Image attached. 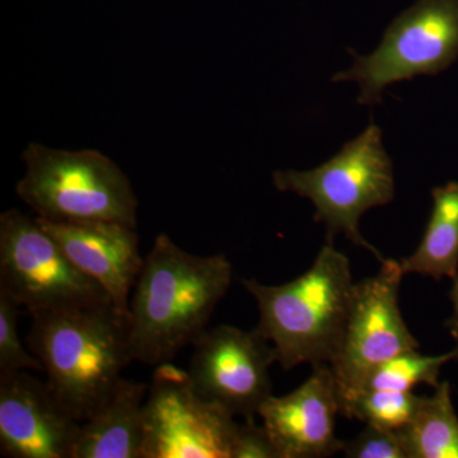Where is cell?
I'll return each instance as SVG.
<instances>
[{
    "instance_id": "6da1fadb",
    "label": "cell",
    "mask_w": 458,
    "mask_h": 458,
    "mask_svg": "<svg viewBox=\"0 0 458 458\" xmlns=\"http://www.w3.org/2000/svg\"><path fill=\"white\" fill-rule=\"evenodd\" d=\"M232 276L225 255L189 254L167 234L157 236L131 301L132 361L157 367L194 345L227 293Z\"/></svg>"
},
{
    "instance_id": "7a4b0ae2",
    "label": "cell",
    "mask_w": 458,
    "mask_h": 458,
    "mask_svg": "<svg viewBox=\"0 0 458 458\" xmlns=\"http://www.w3.org/2000/svg\"><path fill=\"white\" fill-rule=\"evenodd\" d=\"M31 316L30 349L51 391L83 423L106 403L132 361L129 318L111 303Z\"/></svg>"
},
{
    "instance_id": "3957f363",
    "label": "cell",
    "mask_w": 458,
    "mask_h": 458,
    "mask_svg": "<svg viewBox=\"0 0 458 458\" xmlns=\"http://www.w3.org/2000/svg\"><path fill=\"white\" fill-rule=\"evenodd\" d=\"M242 284L258 303V330L276 349L285 370L330 364L342 342L354 293L351 262L327 242L306 273L282 285L255 279Z\"/></svg>"
},
{
    "instance_id": "277c9868",
    "label": "cell",
    "mask_w": 458,
    "mask_h": 458,
    "mask_svg": "<svg viewBox=\"0 0 458 458\" xmlns=\"http://www.w3.org/2000/svg\"><path fill=\"white\" fill-rule=\"evenodd\" d=\"M16 192L38 218L60 223H116L137 228L138 199L128 176L98 150L54 149L31 143Z\"/></svg>"
},
{
    "instance_id": "5b68a950",
    "label": "cell",
    "mask_w": 458,
    "mask_h": 458,
    "mask_svg": "<svg viewBox=\"0 0 458 458\" xmlns=\"http://www.w3.org/2000/svg\"><path fill=\"white\" fill-rule=\"evenodd\" d=\"M273 182L279 191L294 192L312 201L315 221L324 223L328 242L342 233L372 252L379 262L385 260L360 231L367 210L390 204L394 198L393 161L375 123L324 165L309 171H276Z\"/></svg>"
},
{
    "instance_id": "8992f818",
    "label": "cell",
    "mask_w": 458,
    "mask_h": 458,
    "mask_svg": "<svg viewBox=\"0 0 458 458\" xmlns=\"http://www.w3.org/2000/svg\"><path fill=\"white\" fill-rule=\"evenodd\" d=\"M351 53L352 65L334 75V82L352 81L360 105H379L391 84L439 74L456 62L458 0H417L394 18L372 54Z\"/></svg>"
},
{
    "instance_id": "52a82bcc",
    "label": "cell",
    "mask_w": 458,
    "mask_h": 458,
    "mask_svg": "<svg viewBox=\"0 0 458 458\" xmlns=\"http://www.w3.org/2000/svg\"><path fill=\"white\" fill-rule=\"evenodd\" d=\"M0 291L30 315L113 304L36 218L17 209L0 216Z\"/></svg>"
},
{
    "instance_id": "ba28073f",
    "label": "cell",
    "mask_w": 458,
    "mask_h": 458,
    "mask_svg": "<svg viewBox=\"0 0 458 458\" xmlns=\"http://www.w3.org/2000/svg\"><path fill=\"white\" fill-rule=\"evenodd\" d=\"M143 458H232L238 423L205 400L189 372L157 366L143 406Z\"/></svg>"
},
{
    "instance_id": "9c48e42d",
    "label": "cell",
    "mask_w": 458,
    "mask_h": 458,
    "mask_svg": "<svg viewBox=\"0 0 458 458\" xmlns=\"http://www.w3.org/2000/svg\"><path fill=\"white\" fill-rule=\"evenodd\" d=\"M403 276L400 261L385 259L375 276L355 283L342 342L328 364L339 390H355L379 364L419 351L400 311Z\"/></svg>"
},
{
    "instance_id": "30bf717a",
    "label": "cell",
    "mask_w": 458,
    "mask_h": 458,
    "mask_svg": "<svg viewBox=\"0 0 458 458\" xmlns=\"http://www.w3.org/2000/svg\"><path fill=\"white\" fill-rule=\"evenodd\" d=\"M270 344L258 327L207 328L192 345L188 372L195 390L234 418L255 419L273 394L270 367L276 354Z\"/></svg>"
},
{
    "instance_id": "8fae6325",
    "label": "cell",
    "mask_w": 458,
    "mask_h": 458,
    "mask_svg": "<svg viewBox=\"0 0 458 458\" xmlns=\"http://www.w3.org/2000/svg\"><path fill=\"white\" fill-rule=\"evenodd\" d=\"M81 423L47 382L0 377V448L12 458H73Z\"/></svg>"
},
{
    "instance_id": "7c38bea8",
    "label": "cell",
    "mask_w": 458,
    "mask_h": 458,
    "mask_svg": "<svg viewBox=\"0 0 458 458\" xmlns=\"http://www.w3.org/2000/svg\"><path fill=\"white\" fill-rule=\"evenodd\" d=\"M311 377L293 393L271 396L259 415L280 458H321L343 452L335 434L339 394L327 363L313 366Z\"/></svg>"
},
{
    "instance_id": "4fadbf2b",
    "label": "cell",
    "mask_w": 458,
    "mask_h": 458,
    "mask_svg": "<svg viewBox=\"0 0 458 458\" xmlns=\"http://www.w3.org/2000/svg\"><path fill=\"white\" fill-rule=\"evenodd\" d=\"M36 221L78 269L105 289L114 309L129 318V295L144 265L135 228L116 223L50 222L38 216Z\"/></svg>"
},
{
    "instance_id": "5bb4252c",
    "label": "cell",
    "mask_w": 458,
    "mask_h": 458,
    "mask_svg": "<svg viewBox=\"0 0 458 458\" xmlns=\"http://www.w3.org/2000/svg\"><path fill=\"white\" fill-rule=\"evenodd\" d=\"M148 386L120 379L113 394L81 427L73 458H143Z\"/></svg>"
},
{
    "instance_id": "9a60e30c",
    "label": "cell",
    "mask_w": 458,
    "mask_h": 458,
    "mask_svg": "<svg viewBox=\"0 0 458 458\" xmlns=\"http://www.w3.org/2000/svg\"><path fill=\"white\" fill-rule=\"evenodd\" d=\"M433 208L418 249L400 260L403 274L442 280L458 276V182L432 190Z\"/></svg>"
},
{
    "instance_id": "2e32d148",
    "label": "cell",
    "mask_w": 458,
    "mask_h": 458,
    "mask_svg": "<svg viewBox=\"0 0 458 458\" xmlns=\"http://www.w3.org/2000/svg\"><path fill=\"white\" fill-rule=\"evenodd\" d=\"M399 433L409 458H458V417L450 384L437 386L433 396H420L414 417Z\"/></svg>"
},
{
    "instance_id": "e0dca14e",
    "label": "cell",
    "mask_w": 458,
    "mask_h": 458,
    "mask_svg": "<svg viewBox=\"0 0 458 458\" xmlns=\"http://www.w3.org/2000/svg\"><path fill=\"white\" fill-rule=\"evenodd\" d=\"M337 394L340 414L344 417L390 430H400L408 426L420 401L418 394L403 391H344L337 388Z\"/></svg>"
},
{
    "instance_id": "ac0fdd59",
    "label": "cell",
    "mask_w": 458,
    "mask_h": 458,
    "mask_svg": "<svg viewBox=\"0 0 458 458\" xmlns=\"http://www.w3.org/2000/svg\"><path fill=\"white\" fill-rule=\"evenodd\" d=\"M452 360H458V346L447 354L436 357L420 354L418 351L403 352L370 370L355 390L412 393L418 385L423 384L436 388L442 367Z\"/></svg>"
},
{
    "instance_id": "d6986e66",
    "label": "cell",
    "mask_w": 458,
    "mask_h": 458,
    "mask_svg": "<svg viewBox=\"0 0 458 458\" xmlns=\"http://www.w3.org/2000/svg\"><path fill=\"white\" fill-rule=\"evenodd\" d=\"M20 309L11 295L0 291V377L25 370L44 372L40 360L23 348L18 335Z\"/></svg>"
},
{
    "instance_id": "ffe728a7",
    "label": "cell",
    "mask_w": 458,
    "mask_h": 458,
    "mask_svg": "<svg viewBox=\"0 0 458 458\" xmlns=\"http://www.w3.org/2000/svg\"><path fill=\"white\" fill-rule=\"evenodd\" d=\"M343 454L349 458H409L399 430L373 426L344 443Z\"/></svg>"
},
{
    "instance_id": "44dd1931",
    "label": "cell",
    "mask_w": 458,
    "mask_h": 458,
    "mask_svg": "<svg viewBox=\"0 0 458 458\" xmlns=\"http://www.w3.org/2000/svg\"><path fill=\"white\" fill-rule=\"evenodd\" d=\"M232 458H280L269 433L264 426H258L255 419H246L238 424Z\"/></svg>"
},
{
    "instance_id": "7402d4cb",
    "label": "cell",
    "mask_w": 458,
    "mask_h": 458,
    "mask_svg": "<svg viewBox=\"0 0 458 458\" xmlns=\"http://www.w3.org/2000/svg\"><path fill=\"white\" fill-rule=\"evenodd\" d=\"M450 300L452 306H454V313L448 321L445 322V327L450 330L451 335L454 339H458V276L454 279V285H452L450 292Z\"/></svg>"
}]
</instances>
